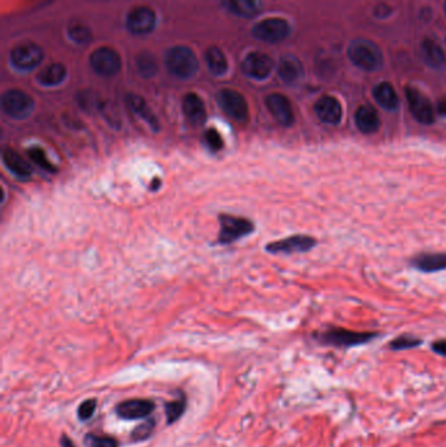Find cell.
Instances as JSON below:
<instances>
[{
	"label": "cell",
	"mask_w": 446,
	"mask_h": 447,
	"mask_svg": "<svg viewBox=\"0 0 446 447\" xmlns=\"http://www.w3.org/2000/svg\"><path fill=\"white\" fill-rule=\"evenodd\" d=\"M347 55L352 64L367 72L378 71L384 64L381 49L373 41L365 38L353 39L348 46Z\"/></svg>",
	"instance_id": "obj_1"
},
{
	"label": "cell",
	"mask_w": 446,
	"mask_h": 447,
	"mask_svg": "<svg viewBox=\"0 0 446 447\" xmlns=\"http://www.w3.org/2000/svg\"><path fill=\"white\" fill-rule=\"evenodd\" d=\"M165 66L171 74L187 80L198 72L199 62L194 51L187 46H174L166 51Z\"/></svg>",
	"instance_id": "obj_2"
},
{
	"label": "cell",
	"mask_w": 446,
	"mask_h": 447,
	"mask_svg": "<svg viewBox=\"0 0 446 447\" xmlns=\"http://www.w3.org/2000/svg\"><path fill=\"white\" fill-rule=\"evenodd\" d=\"M374 337H377L376 332H358L351 331L346 328L333 327L326 330L317 336V340L324 346H331L336 348H349L367 344Z\"/></svg>",
	"instance_id": "obj_3"
},
{
	"label": "cell",
	"mask_w": 446,
	"mask_h": 447,
	"mask_svg": "<svg viewBox=\"0 0 446 447\" xmlns=\"http://www.w3.org/2000/svg\"><path fill=\"white\" fill-rule=\"evenodd\" d=\"M1 109L10 118L20 121L32 114L35 109V101L23 90L11 89L7 90L1 97Z\"/></svg>",
	"instance_id": "obj_4"
},
{
	"label": "cell",
	"mask_w": 446,
	"mask_h": 447,
	"mask_svg": "<svg viewBox=\"0 0 446 447\" xmlns=\"http://www.w3.org/2000/svg\"><path fill=\"white\" fill-rule=\"evenodd\" d=\"M220 233L219 242L228 245L246 237L254 232V223L245 217H238L232 215H220Z\"/></svg>",
	"instance_id": "obj_5"
},
{
	"label": "cell",
	"mask_w": 446,
	"mask_h": 447,
	"mask_svg": "<svg viewBox=\"0 0 446 447\" xmlns=\"http://www.w3.org/2000/svg\"><path fill=\"white\" fill-rule=\"evenodd\" d=\"M216 99L219 106L222 108L228 117L233 118L238 122L246 121L249 117L248 101L245 97L231 88H224L217 92Z\"/></svg>",
	"instance_id": "obj_6"
},
{
	"label": "cell",
	"mask_w": 446,
	"mask_h": 447,
	"mask_svg": "<svg viewBox=\"0 0 446 447\" xmlns=\"http://www.w3.org/2000/svg\"><path fill=\"white\" fill-rule=\"evenodd\" d=\"M289 32H291L289 24L284 19H279V17L264 19L258 24L254 25L253 28L254 37L270 43H278L284 41L285 38L289 36Z\"/></svg>",
	"instance_id": "obj_7"
},
{
	"label": "cell",
	"mask_w": 446,
	"mask_h": 447,
	"mask_svg": "<svg viewBox=\"0 0 446 447\" xmlns=\"http://www.w3.org/2000/svg\"><path fill=\"white\" fill-rule=\"evenodd\" d=\"M406 97L409 102V112L416 122L432 124L434 122V109L432 102L416 88H406Z\"/></svg>",
	"instance_id": "obj_8"
},
{
	"label": "cell",
	"mask_w": 446,
	"mask_h": 447,
	"mask_svg": "<svg viewBox=\"0 0 446 447\" xmlns=\"http://www.w3.org/2000/svg\"><path fill=\"white\" fill-rule=\"evenodd\" d=\"M155 410L156 404L151 399H128L117 404L115 413L122 420L134 421L148 419Z\"/></svg>",
	"instance_id": "obj_9"
},
{
	"label": "cell",
	"mask_w": 446,
	"mask_h": 447,
	"mask_svg": "<svg viewBox=\"0 0 446 447\" xmlns=\"http://www.w3.org/2000/svg\"><path fill=\"white\" fill-rule=\"evenodd\" d=\"M43 51L35 42H24L17 45L11 52V62L17 70L30 71L41 64Z\"/></svg>",
	"instance_id": "obj_10"
},
{
	"label": "cell",
	"mask_w": 446,
	"mask_h": 447,
	"mask_svg": "<svg viewBox=\"0 0 446 447\" xmlns=\"http://www.w3.org/2000/svg\"><path fill=\"white\" fill-rule=\"evenodd\" d=\"M90 66L96 74L110 77L119 72L122 61L119 54L112 48H99L90 55Z\"/></svg>",
	"instance_id": "obj_11"
},
{
	"label": "cell",
	"mask_w": 446,
	"mask_h": 447,
	"mask_svg": "<svg viewBox=\"0 0 446 447\" xmlns=\"http://www.w3.org/2000/svg\"><path fill=\"white\" fill-rule=\"evenodd\" d=\"M317 246V239L305 235H296L288 237L284 239L271 242L266 246V250L271 254H298L308 252L311 248Z\"/></svg>",
	"instance_id": "obj_12"
},
{
	"label": "cell",
	"mask_w": 446,
	"mask_h": 447,
	"mask_svg": "<svg viewBox=\"0 0 446 447\" xmlns=\"http://www.w3.org/2000/svg\"><path fill=\"white\" fill-rule=\"evenodd\" d=\"M242 72L255 80L267 79L273 70V61L263 52H250L241 64Z\"/></svg>",
	"instance_id": "obj_13"
},
{
	"label": "cell",
	"mask_w": 446,
	"mask_h": 447,
	"mask_svg": "<svg viewBox=\"0 0 446 447\" xmlns=\"http://www.w3.org/2000/svg\"><path fill=\"white\" fill-rule=\"evenodd\" d=\"M156 13L149 7H137L130 11L126 19L127 29L137 36L151 33L156 26Z\"/></svg>",
	"instance_id": "obj_14"
},
{
	"label": "cell",
	"mask_w": 446,
	"mask_h": 447,
	"mask_svg": "<svg viewBox=\"0 0 446 447\" xmlns=\"http://www.w3.org/2000/svg\"><path fill=\"white\" fill-rule=\"evenodd\" d=\"M266 106L275 121L283 127H291L295 123V112L291 101L280 93H273L266 97Z\"/></svg>",
	"instance_id": "obj_15"
},
{
	"label": "cell",
	"mask_w": 446,
	"mask_h": 447,
	"mask_svg": "<svg viewBox=\"0 0 446 447\" xmlns=\"http://www.w3.org/2000/svg\"><path fill=\"white\" fill-rule=\"evenodd\" d=\"M314 112L317 118L324 124H336L342 122L343 109L338 99L333 96H322L314 105Z\"/></svg>",
	"instance_id": "obj_16"
},
{
	"label": "cell",
	"mask_w": 446,
	"mask_h": 447,
	"mask_svg": "<svg viewBox=\"0 0 446 447\" xmlns=\"http://www.w3.org/2000/svg\"><path fill=\"white\" fill-rule=\"evenodd\" d=\"M182 110L187 122L193 126H202L207 119L204 102L195 93H187L182 102Z\"/></svg>",
	"instance_id": "obj_17"
},
{
	"label": "cell",
	"mask_w": 446,
	"mask_h": 447,
	"mask_svg": "<svg viewBox=\"0 0 446 447\" xmlns=\"http://www.w3.org/2000/svg\"><path fill=\"white\" fill-rule=\"evenodd\" d=\"M355 124L361 134L371 135L378 131L381 121L377 110L371 105H361L355 112Z\"/></svg>",
	"instance_id": "obj_18"
},
{
	"label": "cell",
	"mask_w": 446,
	"mask_h": 447,
	"mask_svg": "<svg viewBox=\"0 0 446 447\" xmlns=\"http://www.w3.org/2000/svg\"><path fill=\"white\" fill-rule=\"evenodd\" d=\"M411 266L425 273L440 272L446 270V252L419 254L411 261Z\"/></svg>",
	"instance_id": "obj_19"
},
{
	"label": "cell",
	"mask_w": 446,
	"mask_h": 447,
	"mask_svg": "<svg viewBox=\"0 0 446 447\" xmlns=\"http://www.w3.org/2000/svg\"><path fill=\"white\" fill-rule=\"evenodd\" d=\"M278 74L285 84L293 86L300 83L304 77V67L296 57L285 55L278 66Z\"/></svg>",
	"instance_id": "obj_20"
},
{
	"label": "cell",
	"mask_w": 446,
	"mask_h": 447,
	"mask_svg": "<svg viewBox=\"0 0 446 447\" xmlns=\"http://www.w3.org/2000/svg\"><path fill=\"white\" fill-rule=\"evenodd\" d=\"M422 58L424 63L432 68H441L446 63V54L443 48L434 39L425 38L422 42Z\"/></svg>",
	"instance_id": "obj_21"
},
{
	"label": "cell",
	"mask_w": 446,
	"mask_h": 447,
	"mask_svg": "<svg viewBox=\"0 0 446 447\" xmlns=\"http://www.w3.org/2000/svg\"><path fill=\"white\" fill-rule=\"evenodd\" d=\"M373 99L385 109V110H396L399 105L397 92L390 83H380L373 88Z\"/></svg>",
	"instance_id": "obj_22"
},
{
	"label": "cell",
	"mask_w": 446,
	"mask_h": 447,
	"mask_svg": "<svg viewBox=\"0 0 446 447\" xmlns=\"http://www.w3.org/2000/svg\"><path fill=\"white\" fill-rule=\"evenodd\" d=\"M1 160L6 168L19 178H29L33 170L24 159L17 155L13 149H4L1 153Z\"/></svg>",
	"instance_id": "obj_23"
},
{
	"label": "cell",
	"mask_w": 446,
	"mask_h": 447,
	"mask_svg": "<svg viewBox=\"0 0 446 447\" xmlns=\"http://www.w3.org/2000/svg\"><path fill=\"white\" fill-rule=\"evenodd\" d=\"M128 105H130L131 110L135 112L139 118H142V121H144L146 123L148 124L153 131L160 130V123H159L157 117L155 115V112L151 110L148 103L140 96H135V95L128 96Z\"/></svg>",
	"instance_id": "obj_24"
},
{
	"label": "cell",
	"mask_w": 446,
	"mask_h": 447,
	"mask_svg": "<svg viewBox=\"0 0 446 447\" xmlns=\"http://www.w3.org/2000/svg\"><path fill=\"white\" fill-rule=\"evenodd\" d=\"M226 11L240 17L251 19L260 11V3L257 0H220Z\"/></svg>",
	"instance_id": "obj_25"
},
{
	"label": "cell",
	"mask_w": 446,
	"mask_h": 447,
	"mask_svg": "<svg viewBox=\"0 0 446 447\" xmlns=\"http://www.w3.org/2000/svg\"><path fill=\"white\" fill-rule=\"evenodd\" d=\"M67 70L62 63H51L37 74L38 83L45 87H55L64 81Z\"/></svg>",
	"instance_id": "obj_26"
},
{
	"label": "cell",
	"mask_w": 446,
	"mask_h": 447,
	"mask_svg": "<svg viewBox=\"0 0 446 447\" xmlns=\"http://www.w3.org/2000/svg\"><path fill=\"white\" fill-rule=\"evenodd\" d=\"M187 397L184 391H180V397L174 399L172 401L165 403V417L166 424L173 425L174 422L178 421L184 413L186 412Z\"/></svg>",
	"instance_id": "obj_27"
},
{
	"label": "cell",
	"mask_w": 446,
	"mask_h": 447,
	"mask_svg": "<svg viewBox=\"0 0 446 447\" xmlns=\"http://www.w3.org/2000/svg\"><path fill=\"white\" fill-rule=\"evenodd\" d=\"M206 62L212 74L222 76L228 71V61L223 51L216 46H212L206 52Z\"/></svg>",
	"instance_id": "obj_28"
},
{
	"label": "cell",
	"mask_w": 446,
	"mask_h": 447,
	"mask_svg": "<svg viewBox=\"0 0 446 447\" xmlns=\"http://www.w3.org/2000/svg\"><path fill=\"white\" fill-rule=\"evenodd\" d=\"M137 71L144 77H152L157 72V63L155 57L148 52H140L137 58Z\"/></svg>",
	"instance_id": "obj_29"
},
{
	"label": "cell",
	"mask_w": 446,
	"mask_h": 447,
	"mask_svg": "<svg viewBox=\"0 0 446 447\" xmlns=\"http://www.w3.org/2000/svg\"><path fill=\"white\" fill-rule=\"evenodd\" d=\"M155 429H156V419L148 417L142 424H139L137 428L131 432V439L134 442L147 441L149 437L155 433Z\"/></svg>",
	"instance_id": "obj_30"
},
{
	"label": "cell",
	"mask_w": 446,
	"mask_h": 447,
	"mask_svg": "<svg viewBox=\"0 0 446 447\" xmlns=\"http://www.w3.org/2000/svg\"><path fill=\"white\" fill-rule=\"evenodd\" d=\"M68 36L76 43H81V45L89 43L92 39V33L87 25L77 23V21H74L68 25Z\"/></svg>",
	"instance_id": "obj_31"
},
{
	"label": "cell",
	"mask_w": 446,
	"mask_h": 447,
	"mask_svg": "<svg viewBox=\"0 0 446 447\" xmlns=\"http://www.w3.org/2000/svg\"><path fill=\"white\" fill-rule=\"evenodd\" d=\"M88 447H119V441L110 435H97L88 433L84 437Z\"/></svg>",
	"instance_id": "obj_32"
},
{
	"label": "cell",
	"mask_w": 446,
	"mask_h": 447,
	"mask_svg": "<svg viewBox=\"0 0 446 447\" xmlns=\"http://www.w3.org/2000/svg\"><path fill=\"white\" fill-rule=\"evenodd\" d=\"M28 155L29 157L33 160V161L37 163L39 168H42L43 170L49 172V173H55L57 172V168L50 162L45 150L42 148H37V147H33V148L29 149L28 150Z\"/></svg>",
	"instance_id": "obj_33"
},
{
	"label": "cell",
	"mask_w": 446,
	"mask_h": 447,
	"mask_svg": "<svg viewBox=\"0 0 446 447\" xmlns=\"http://www.w3.org/2000/svg\"><path fill=\"white\" fill-rule=\"evenodd\" d=\"M422 339L412 335H400L393 341H390L389 347L393 350H406V349H412V348L419 347L422 344Z\"/></svg>",
	"instance_id": "obj_34"
},
{
	"label": "cell",
	"mask_w": 446,
	"mask_h": 447,
	"mask_svg": "<svg viewBox=\"0 0 446 447\" xmlns=\"http://www.w3.org/2000/svg\"><path fill=\"white\" fill-rule=\"evenodd\" d=\"M97 408V399L90 397L84 400L83 403H80L79 408H77V417L80 421H88L92 419V416L95 415Z\"/></svg>",
	"instance_id": "obj_35"
},
{
	"label": "cell",
	"mask_w": 446,
	"mask_h": 447,
	"mask_svg": "<svg viewBox=\"0 0 446 447\" xmlns=\"http://www.w3.org/2000/svg\"><path fill=\"white\" fill-rule=\"evenodd\" d=\"M204 143L212 152H219L224 147V140L216 128H210L204 132Z\"/></svg>",
	"instance_id": "obj_36"
},
{
	"label": "cell",
	"mask_w": 446,
	"mask_h": 447,
	"mask_svg": "<svg viewBox=\"0 0 446 447\" xmlns=\"http://www.w3.org/2000/svg\"><path fill=\"white\" fill-rule=\"evenodd\" d=\"M79 102H80V106L83 108V110H90V109H95L96 105H97V101L95 99V96L93 95H89V93H81V97L79 99Z\"/></svg>",
	"instance_id": "obj_37"
},
{
	"label": "cell",
	"mask_w": 446,
	"mask_h": 447,
	"mask_svg": "<svg viewBox=\"0 0 446 447\" xmlns=\"http://www.w3.org/2000/svg\"><path fill=\"white\" fill-rule=\"evenodd\" d=\"M432 350L436 352L437 355L446 357V339H441V340L434 341V344H432Z\"/></svg>",
	"instance_id": "obj_38"
},
{
	"label": "cell",
	"mask_w": 446,
	"mask_h": 447,
	"mask_svg": "<svg viewBox=\"0 0 446 447\" xmlns=\"http://www.w3.org/2000/svg\"><path fill=\"white\" fill-rule=\"evenodd\" d=\"M436 110H437V112H438L441 117L446 118V97H443V99H440V101L437 102V108H436Z\"/></svg>",
	"instance_id": "obj_39"
},
{
	"label": "cell",
	"mask_w": 446,
	"mask_h": 447,
	"mask_svg": "<svg viewBox=\"0 0 446 447\" xmlns=\"http://www.w3.org/2000/svg\"><path fill=\"white\" fill-rule=\"evenodd\" d=\"M59 442H61V447H76L75 446L74 441L67 435H61Z\"/></svg>",
	"instance_id": "obj_40"
},
{
	"label": "cell",
	"mask_w": 446,
	"mask_h": 447,
	"mask_svg": "<svg viewBox=\"0 0 446 447\" xmlns=\"http://www.w3.org/2000/svg\"><path fill=\"white\" fill-rule=\"evenodd\" d=\"M160 186H162V179L160 178H153V181H152V185H151V190L152 191H157L159 188H160Z\"/></svg>",
	"instance_id": "obj_41"
},
{
	"label": "cell",
	"mask_w": 446,
	"mask_h": 447,
	"mask_svg": "<svg viewBox=\"0 0 446 447\" xmlns=\"http://www.w3.org/2000/svg\"><path fill=\"white\" fill-rule=\"evenodd\" d=\"M444 11H445V14H446V1H445V4H444Z\"/></svg>",
	"instance_id": "obj_42"
}]
</instances>
